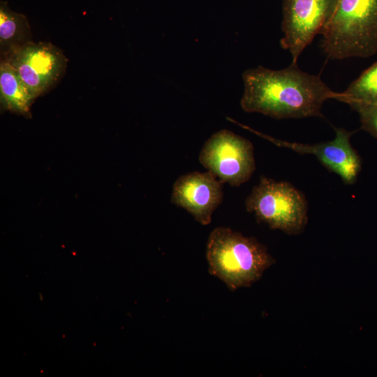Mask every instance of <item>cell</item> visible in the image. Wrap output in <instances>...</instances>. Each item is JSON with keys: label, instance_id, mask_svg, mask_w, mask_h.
<instances>
[{"label": "cell", "instance_id": "1", "mask_svg": "<svg viewBox=\"0 0 377 377\" xmlns=\"http://www.w3.org/2000/svg\"><path fill=\"white\" fill-rule=\"evenodd\" d=\"M242 77V110L276 119L322 117L324 102L338 95L319 75L303 71L297 63L281 70L259 66L245 71Z\"/></svg>", "mask_w": 377, "mask_h": 377}, {"label": "cell", "instance_id": "2", "mask_svg": "<svg viewBox=\"0 0 377 377\" xmlns=\"http://www.w3.org/2000/svg\"><path fill=\"white\" fill-rule=\"evenodd\" d=\"M206 258L210 274L231 290L249 287L275 260L265 246L229 228L218 227L209 234Z\"/></svg>", "mask_w": 377, "mask_h": 377}, {"label": "cell", "instance_id": "3", "mask_svg": "<svg viewBox=\"0 0 377 377\" xmlns=\"http://www.w3.org/2000/svg\"><path fill=\"white\" fill-rule=\"evenodd\" d=\"M328 58H368L377 52V0H339L320 33Z\"/></svg>", "mask_w": 377, "mask_h": 377}, {"label": "cell", "instance_id": "4", "mask_svg": "<svg viewBox=\"0 0 377 377\" xmlns=\"http://www.w3.org/2000/svg\"><path fill=\"white\" fill-rule=\"evenodd\" d=\"M245 207L259 222L288 235L302 233L307 224L306 198L287 182L261 177L246 198Z\"/></svg>", "mask_w": 377, "mask_h": 377}, {"label": "cell", "instance_id": "5", "mask_svg": "<svg viewBox=\"0 0 377 377\" xmlns=\"http://www.w3.org/2000/svg\"><path fill=\"white\" fill-rule=\"evenodd\" d=\"M198 160L223 184L231 186L246 182L256 170L252 142L226 129L214 133L207 140Z\"/></svg>", "mask_w": 377, "mask_h": 377}, {"label": "cell", "instance_id": "6", "mask_svg": "<svg viewBox=\"0 0 377 377\" xmlns=\"http://www.w3.org/2000/svg\"><path fill=\"white\" fill-rule=\"evenodd\" d=\"M339 0H283L280 44L297 63L304 50L332 17Z\"/></svg>", "mask_w": 377, "mask_h": 377}, {"label": "cell", "instance_id": "7", "mask_svg": "<svg viewBox=\"0 0 377 377\" xmlns=\"http://www.w3.org/2000/svg\"><path fill=\"white\" fill-rule=\"evenodd\" d=\"M6 59L36 98L56 82L65 70L66 58L50 43L30 41Z\"/></svg>", "mask_w": 377, "mask_h": 377}, {"label": "cell", "instance_id": "8", "mask_svg": "<svg viewBox=\"0 0 377 377\" xmlns=\"http://www.w3.org/2000/svg\"><path fill=\"white\" fill-rule=\"evenodd\" d=\"M223 183L210 172H191L175 182L171 202L183 208L199 223L209 224L212 214L222 202Z\"/></svg>", "mask_w": 377, "mask_h": 377}, {"label": "cell", "instance_id": "9", "mask_svg": "<svg viewBox=\"0 0 377 377\" xmlns=\"http://www.w3.org/2000/svg\"><path fill=\"white\" fill-rule=\"evenodd\" d=\"M353 131L335 128L332 140L314 145L290 142L267 137L274 144L300 154H312L329 170L338 175L344 184H354L361 171V159L350 143Z\"/></svg>", "mask_w": 377, "mask_h": 377}, {"label": "cell", "instance_id": "10", "mask_svg": "<svg viewBox=\"0 0 377 377\" xmlns=\"http://www.w3.org/2000/svg\"><path fill=\"white\" fill-rule=\"evenodd\" d=\"M0 96L3 108L27 115L36 97L6 59L0 64Z\"/></svg>", "mask_w": 377, "mask_h": 377}, {"label": "cell", "instance_id": "11", "mask_svg": "<svg viewBox=\"0 0 377 377\" xmlns=\"http://www.w3.org/2000/svg\"><path fill=\"white\" fill-rule=\"evenodd\" d=\"M31 41V28L23 14L13 11L6 2L0 3V49L5 58Z\"/></svg>", "mask_w": 377, "mask_h": 377}, {"label": "cell", "instance_id": "12", "mask_svg": "<svg viewBox=\"0 0 377 377\" xmlns=\"http://www.w3.org/2000/svg\"><path fill=\"white\" fill-rule=\"evenodd\" d=\"M336 100L349 103L377 104V61L364 71Z\"/></svg>", "mask_w": 377, "mask_h": 377}, {"label": "cell", "instance_id": "13", "mask_svg": "<svg viewBox=\"0 0 377 377\" xmlns=\"http://www.w3.org/2000/svg\"><path fill=\"white\" fill-rule=\"evenodd\" d=\"M359 115L361 128L377 138V104L348 103Z\"/></svg>", "mask_w": 377, "mask_h": 377}]
</instances>
